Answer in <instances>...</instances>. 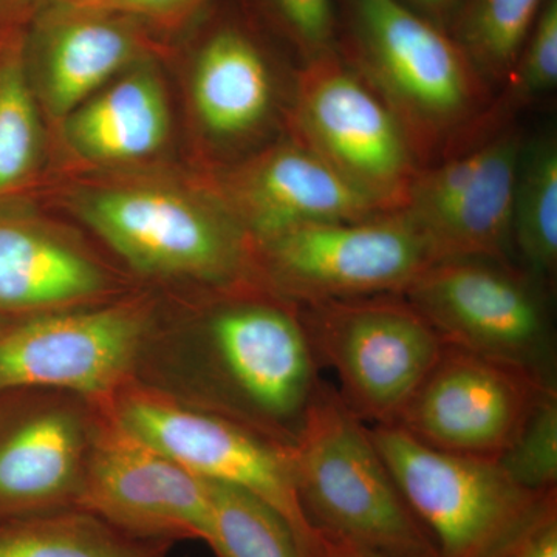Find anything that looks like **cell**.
Listing matches in <instances>:
<instances>
[{
  "label": "cell",
  "mask_w": 557,
  "mask_h": 557,
  "mask_svg": "<svg viewBox=\"0 0 557 557\" xmlns=\"http://www.w3.org/2000/svg\"><path fill=\"white\" fill-rule=\"evenodd\" d=\"M180 298L159 299L135 380L293 448L321 383L299 304L262 281Z\"/></svg>",
  "instance_id": "obj_1"
},
{
  "label": "cell",
  "mask_w": 557,
  "mask_h": 557,
  "mask_svg": "<svg viewBox=\"0 0 557 557\" xmlns=\"http://www.w3.org/2000/svg\"><path fill=\"white\" fill-rule=\"evenodd\" d=\"M343 53L392 110L420 168L496 126V97L446 28L401 0H339Z\"/></svg>",
  "instance_id": "obj_2"
},
{
  "label": "cell",
  "mask_w": 557,
  "mask_h": 557,
  "mask_svg": "<svg viewBox=\"0 0 557 557\" xmlns=\"http://www.w3.org/2000/svg\"><path fill=\"white\" fill-rule=\"evenodd\" d=\"M65 205L150 284L189 293L260 281L251 239L205 183L104 180L69 190Z\"/></svg>",
  "instance_id": "obj_3"
},
{
  "label": "cell",
  "mask_w": 557,
  "mask_h": 557,
  "mask_svg": "<svg viewBox=\"0 0 557 557\" xmlns=\"http://www.w3.org/2000/svg\"><path fill=\"white\" fill-rule=\"evenodd\" d=\"M292 457L300 507L319 534L391 557H438L368 424L322 380Z\"/></svg>",
  "instance_id": "obj_4"
},
{
  "label": "cell",
  "mask_w": 557,
  "mask_h": 557,
  "mask_svg": "<svg viewBox=\"0 0 557 557\" xmlns=\"http://www.w3.org/2000/svg\"><path fill=\"white\" fill-rule=\"evenodd\" d=\"M285 134L383 211H401L421 170L401 124L338 49L295 72Z\"/></svg>",
  "instance_id": "obj_5"
},
{
  "label": "cell",
  "mask_w": 557,
  "mask_h": 557,
  "mask_svg": "<svg viewBox=\"0 0 557 557\" xmlns=\"http://www.w3.org/2000/svg\"><path fill=\"white\" fill-rule=\"evenodd\" d=\"M101 405L121 428L199 478L262 498L287 520L304 555L321 557L322 536L300 507L289 446L135 379Z\"/></svg>",
  "instance_id": "obj_6"
},
{
  "label": "cell",
  "mask_w": 557,
  "mask_h": 557,
  "mask_svg": "<svg viewBox=\"0 0 557 557\" xmlns=\"http://www.w3.org/2000/svg\"><path fill=\"white\" fill-rule=\"evenodd\" d=\"M299 307L319 368L335 370L339 397L368 426L394 423L445 346L401 295Z\"/></svg>",
  "instance_id": "obj_7"
},
{
  "label": "cell",
  "mask_w": 557,
  "mask_h": 557,
  "mask_svg": "<svg viewBox=\"0 0 557 557\" xmlns=\"http://www.w3.org/2000/svg\"><path fill=\"white\" fill-rule=\"evenodd\" d=\"M368 428L438 557H490L557 490H527L498 461L431 448L395 424Z\"/></svg>",
  "instance_id": "obj_8"
},
{
  "label": "cell",
  "mask_w": 557,
  "mask_h": 557,
  "mask_svg": "<svg viewBox=\"0 0 557 557\" xmlns=\"http://www.w3.org/2000/svg\"><path fill=\"white\" fill-rule=\"evenodd\" d=\"M252 251L260 281L299 306L401 295L435 262L403 211L310 223L252 244Z\"/></svg>",
  "instance_id": "obj_9"
},
{
  "label": "cell",
  "mask_w": 557,
  "mask_h": 557,
  "mask_svg": "<svg viewBox=\"0 0 557 557\" xmlns=\"http://www.w3.org/2000/svg\"><path fill=\"white\" fill-rule=\"evenodd\" d=\"M547 285L512 262L435 260L401 293L443 343L556 380Z\"/></svg>",
  "instance_id": "obj_10"
},
{
  "label": "cell",
  "mask_w": 557,
  "mask_h": 557,
  "mask_svg": "<svg viewBox=\"0 0 557 557\" xmlns=\"http://www.w3.org/2000/svg\"><path fill=\"white\" fill-rule=\"evenodd\" d=\"M159 298L135 289L84 309L13 319L0 330V394L24 388L106 401L135 379Z\"/></svg>",
  "instance_id": "obj_11"
},
{
  "label": "cell",
  "mask_w": 557,
  "mask_h": 557,
  "mask_svg": "<svg viewBox=\"0 0 557 557\" xmlns=\"http://www.w3.org/2000/svg\"><path fill=\"white\" fill-rule=\"evenodd\" d=\"M556 380L445 344L395 418V426L431 448L497 461Z\"/></svg>",
  "instance_id": "obj_12"
},
{
  "label": "cell",
  "mask_w": 557,
  "mask_h": 557,
  "mask_svg": "<svg viewBox=\"0 0 557 557\" xmlns=\"http://www.w3.org/2000/svg\"><path fill=\"white\" fill-rule=\"evenodd\" d=\"M523 143L509 120L418 171L401 211L435 260L512 262V197Z\"/></svg>",
  "instance_id": "obj_13"
},
{
  "label": "cell",
  "mask_w": 557,
  "mask_h": 557,
  "mask_svg": "<svg viewBox=\"0 0 557 557\" xmlns=\"http://www.w3.org/2000/svg\"><path fill=\"white\" fill-rule=\"evenodd\" d=\"M100 418L69 392L0 394V522L79 508Z\"/></svg>",
  "instance_id": "obj_14"
},
{
  "label": "cell",
  "mask_w": 557,
  "mask_h": 557,
  "mask_svg": "<svg viewBox=\"0 0 557 557\" xmlns=\"http://www.w3.org/2000/svg\"><path fill=\"white\" fill-rule=\"evenodd\" d=\"M79 508L143 541L207 544L211 534L208 480L121 428L102 405Z\"/></svg>",
  "instance_id": "obj_15"
},
{
  "label": "cell",
  "mask_w": 557,
  "mask_h": 557,
  "mask_svg": "<svg viewBox=\"0 0 557 557\" xmlns=\"http://www.w3.org/2000/svg\"><path fill=\"white\" fill-rule=\"evenodd\" d=\"M285 135L203 182L252 244L310 223L386 212L313 150Z\"/></svg>",
  "instance_id": "obj_16"
},
{
  "label": "cell",
  "mask_w": 557,
  "mask_h": 557,
  "mask_svg": "<svg viewBox=\"0 0 557 557\" xmlns=\"http://www.w3.org/2000/svg\"><path fill=\"white\" fill-rule=\"evenodd\" d=\"M135 292L89 247L16 200L0 201V317L100 306Z\"/></svg>",
  "instance_id": "obj_17"
},
{
  "label": "cell",
  "mask_w": 557,
  "mask_h": 557,
  "mask_svg": "<svg viewBox=\"0 0 557 557\" xmlns=\"http://www.w3.org/2000/svg\"><path fill=\"white\" fill-rule=\"evenodd\" d=\"M25 32V60L44 120L58 127L106 84L150 60L139 22L116 11H46Z\"/></svg>",
  "instance_id": "obj_18"
},
{
  "label": "cell",
  "mask_w": 557,
  "mask_h": 557,
  "mask_svg": "<svg viewBox=\"0 0 557 557\" xmlns=\"http://www.w3.org/2000/svg\"><path fill=\"white\" fill-rule=\"evenodd\" d=\"M278 79L269 51L255 33L225 21L201 40L190 69V108L209 145L236 152L273 126Z\"/></svg>",
  "instance_id": "obj_19"
},
{
  "label": "cell",
  "mask_w": 557,
  "mask_h": 557,
  "mask_svg": "<svg viewBox=\"0 0 557 557\" xmlns=\"http://www.w3.org/2000/svg\"><path fill=\"white\" fill-rule=\"evenodd\" d=\"M61 141L79 163L127 166L166 145L171 110L152 58L132 65L58 124Z\"/></svg>",
  "instance_id": "obj_20"
},
{
  "label": "cell",
  "mask_w": 557,
  "mask_h": 557,
  "mask_svg": "<svg viewBox=\"0 0 557 557\" xmlns=\"http://www.w3.org/2000/svg\"><path fill=\"white\" fill-rule=\"evenodd\" d=\"M46 120L25 60V30L0 28V201L16 200L38 177L46 156Z\"/></svg>",
  "instance_id": "obj_21"
},
{
  "label": "cell",
  "mask_w": 557,
  "mask_h": 557,
  "mask_svg": "<svg viewBox=\"0 0 557 557\" xmlns=\"http://www.w3.org/2000/svg\"><path fill=\"white\" fill-rule=\"evenodd\" d=\"M172 547L127 536L81 508L0 522V557H170Z\"/></svg>",
  "instance_id": "obj_22"
},
{
  "label": "cell",
  "mask_w": 557,
  "mask_h": 557,
  "mask_svg": "<svg viewBox=\"0 0 557 557\" xmlns=\"http://www.w3.org/2000/svg\"><path fill=\"white\" fill-rule=\"evenodd\" d=\"M511 242L522 270L549 287L557 273L555 134L523 143L512 197Z\"/></svg>",
  "instance_id": "obj_23"
},
{
  "label": "cell",
  "mask_w": 557,
  "mask_h": 557,
  "mask_svg": "<svg viewBox=\"0 0 557 557\" xmlns=\"http://www.w3.org/2000/svg\"><path fill=\"white\" fill-rule=\"evenodd\" d=\"M545 0H463L448 32L487 83L504 86Z\"/></svg>",
  "instance_id": "obj_24"
},
{
  "label": "cell",
  "mask_w": 557,
  "mask_h": 557,
  "mask_svg": "<svg viewBox=\"0 0 557 557\" xmlns=\"http://www.w3.org/2000/svg\"><path fill=\"white\" fill-rule=\"evenodd\" d=\"M215 557H306L287 520L262 498L228 483L209 482Z\"/></svg>",
  "instance_id": "obj_25"
},
{
  "label": "cell",
  "mask_w": 557,
  "mask_h": 557,
  "mask_svg": "<svg viewBox=\"0 0 557 557\" xmlns=\"http://www.w3.org/2000/svg\"><path fill=\"white\" fill-rule=\"evenodd\" d=\"M496 97V110L511 119L518 106L552 94L557 86V0H545L515 69Z\"/></svg>",
  "instance_id": "obj_26"
},
{
  "label": "cell",
  "mask_w": 557,
  "mask_h": 557,
  "mask_svg": "<svg viewBox=\"0 0 557 557\" xmlns=\"http://www.w3.org/2000/svg\"><path fill=\"white\" fill-rule=\"evenodd\" d=\"M497 461L527 490L542 493L557 487V387L542 398Z\"/></svg>",
  "instance_id": "obj_27"
},
{
  "label": "cell",
  "mask_w": 557,
  "mask_h": 557,
  "mask_svg": "<svg viewBox=\"0 0 557 557\" xmlns=\"http://www.w3.org/2000/svg\"><path fill=\"white\" fill-rule=\"evenodd\" d=\"M267 3L302 62L338 49L339 0H267Z\"/></svg>",
  "instance_id": "obj_28"
},
{
  "label": "cell",
  "mask_w": 557,
  "mask_h": 557,
  "mask_svg": "<svg viewBox=\"0 0 557 557\" xmlns=\"http://www.w3.org/2000/svg\"><path fill=\"white\" fill-rule=\"evenodd\" d=\"M490 557H557V490Z\"/></svg>",
  "instance_id": "obj_29"
},
{
  "label": "cell",
  "mask_w": 557,
  "mask_h": 557,
  "mask_svg": "<svg viewBox=\"0 0 557 557\" xmlns=\"http://www.w3.org/2000/svg\"><path fill=\"white\" fill-rule=\"evenodd\" d=\"M207 0H109L102 10L116 11L132 20L161 28L177 27L189 20Z\"/></svg>",
  "instance_id": "obj_30"
},
{
  "label": "cell",
  "mask_w": 557,
  "mask_h": 557,
  "mask_svg": "<svg viewBox=\"0 0 557 557\" xmlns=\"http://www.w3.org/2000/svg\"><path fill=\"white\" fill-rule=\"evenodd\" d=\"M109 0H0V24H30L46 11L60 9H101Z\"/></svg>",
  "instance_id": "obj_31"
},
{
  "label": "cell",
  "mask_w": 557,
  "mask_h": 557,
  "mask_svg": "<svg viewBox=\"0 0 557 557\" xmlns=\"http://www.w3.org/2000/svg\"><path fill=\"white\" fill-rule=\"evenodd\" d=\"M401 2L448 30L450 22H453L463 0H401Z\"/></svg>",
  "instance_id": "obj_32"
},
{
  "label": "cell",
  "mask_w": 557,
  "mask_h": 557,
  "mask_svg": "<svg viewBox=\"0 0 557 557\" xmlns=\"http://www.w3.org/2000/svg\"><path fill=\"white\" fill-rule=\"evenodd\" d=\"M322 536V534H321ZM321 557H391L381 555V553L372 552L359 545L351 544V542L343 541V539H335L322 536Z\"/></svg>",
  "instance_id": "obj_33"
},
{
  "label": "cell",
  "mask_w": 557,
  "mask_h": 557,
  "mask_svg": "<svg viewBox=\"0 0 557 557\" xmlns=\"http://www.w3.org/2000/svg\"><path fill=\"white\" fill-rule=\"evenodd\" d=\"M11 321H13V319L0 317V330L5 329L7 325H9Z\"/></svg>",
  "instance_id": "obj_34"
}]
</instances>
